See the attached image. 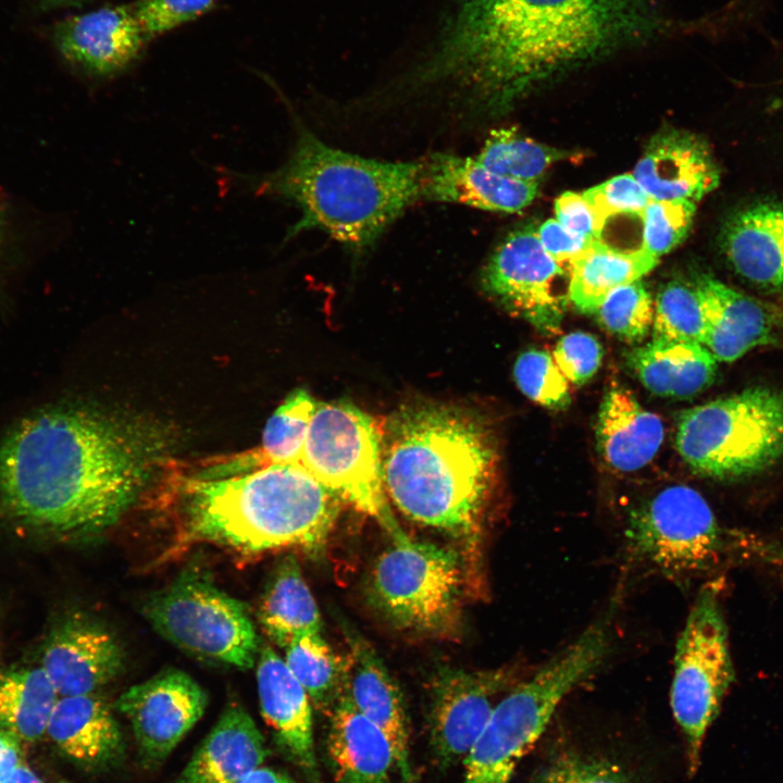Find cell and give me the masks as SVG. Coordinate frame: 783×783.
<instances>
[{
  "instance_id": "cell-21",
  "label": "cell",
  "mask_w": 783,
  "mask_h": 783,
  "mask_svg": "<svg viewBox=\"0 0 783 783\" xmlns=\"http://www.w3.org/2000/svg\"><path fill=\"white\" fill-rule=\"evenodd\" d=\"M538 184L504 176L475 158L435 153L424 160L422 199L514 213L537 196Z\"/></svg>"
},
{
  "instance_id": "cell-47",
  "label": "cell",
  "mask_w": 783,
  "mask_h": 783,
  "mask_svg": "<svg viewBox=\"0 0 783 783\" xmlns=\"http://www.w3.org/2000/svg\"><path fill=\"white\" fill-rule=\"evenodd\" d=\"M4 783H44L42 780L22 760Z\"/></svg>"
},
{
  "instance_id": "cell-2",
  "label": "cell",
  "mask_w": 783,
  "mask_h": 783,
  "mask_svg": "<svg viewBox=\"0 0 783 783\" xmlns=\"http://www.w3.org/2000/svg\"><path fill=\"white\" fill-rule=\"evenodd\" d=\"M162 444L137 422L78 405L46 407L0 443V507L42 536L97 535L137 500Z\"/></svg>"
},
{
  "instance_id": "cell-9",
  "label": "cell",
  "mask_w": 783,
  "mask_h": 783,
  "mask_svg": "<svg viewBox=\"0 0 783 783\" xmlns=\"http://www.w3.org/2000/svg\"><path fill=\"white\" fill-rule=\"evenodd\" d=\"M461 579L456 551L405 535L391 539L375 559L368 595L393 626L421 635H443L458 620Z\"/></svg>"
},
{
  "instance_id": "cell-48",
  "label": "cell",
  "mask_w": 783,
  "mask_h": 783,
  "mask_svg": "<svg viewBox=\"0 0 783 783\" xmlns=\"http://www.w3.org/2000/svg\"><path fill=\"white\" fill-rule=\"evenodd\" d=\"M90 0H38L39 7L44 10H57L69 7H78Z\"/></svg>"
},
{
  "instance_id": "cell-15",
  "label": "cell",
  "mask_w": 783,
  "mask_h": 783,
  "mask_svg": "<svg viewBox=\"0 0 783 783\" xmlns=\"http://www.w3.org/2000/svg\"><path fill=\"white\" fill-rule=\"evenodd\" d=\"M512 671L446 669L433 680L428 707L430 746L448 767L465 758L485 728L494 699L510 685Z\"/></svg>"
},
{
  "instance_id": "cell-27",
  "label": "cell",
  "mask_w": 783,
  "mask_h": 783,
  "mask_svg": "<svg viewBox=\"0 0 783 783\" xmlns=\"http://www.w3.org/2000/svg\"><path fill=\"white\" fill-rule=\"evenodd\" d=\"M664 436L660 418L646 410L626 388L612 387L602 397L597 423L596 446L613 470L633 472L648 464Z\"/></svg>"
},
{
  "instance_id": "cell-11",
  "label": "cell",
  "mask_w": 783,
  "mask_h": 783,
  "mask_svg": "<svg viewBox=\"0 0 783 783\" xmlns=\"http://www.w3.org/2000/svg\"><path fill=\"white\" fill-rule=\"evenodd\" d=\"M144 610L161 636L192 657L241 669L258 659V636L245 605L200 575L179 576Z\"/></svg>"
},
{
  "instance_id": "cell-7",
  "label": "cell",
  "mask_w": 783,
  "mask_h": 783,
  "mask_svg": "<svg viewBox=\"0 0 783 783\" xmlns=\"http://www.w3.org/2000/svg\"><path fill=\"white\" fill-rule=\"evenodd\" d=\"M675 446L694 472L716 480L769 469L783 456V390L753 386L683 411Z\"/></svg>"
},
{
  "instance_id": "cell-31",
  "label": "cell",
  "mask_w": 783,
  "mask_h": 783,
  "mask_svg": "<svg viewBox=\"0 0 783 783\" xmlns=\"http://www.w3.org/2000/svg\"><path fill=\"white\" fill-rule=\"evenodd\" d=\"M59 694L41 667L0 670V731L23 744L46 735Z\"/></svg>"
},
{
  "instance_id": "cell-28",
  "label": "cell",
  "mask_w": 783,
  "mask_h": 783,
  "mask_svg": "<svg viewBox=\"0 0 783 783\" xmlns=\"http://www.w3.org/2000/svg\"><path fill=\"white\" fill-rule=\"evenodd\" d=\"M627 365L650 393L687 399L714 381L718 360L700 343L651 340L626 355Z\"/></svg>"
},
{
  "instance_id": "cell-14",
  "label": "cell",
  "mask_w": 783,
  "mask_h": 783,
  "mask_svg": "<svg viewBox=\"0 0 783 783\" xmlns=\"http://www.w3.org/2000/svg\"><path fill=\"white\" fill-rule=\"evenodd\" d=\"M207 705L206 691L178 669L160 671L129 687L115 703L148 763L163 761L203 716Z\"/></svg>"
},
{
  "instance_id": "cell-4",
  "label": "cell",
  "mask_w": 783,
  "mask_h": 783,
  "mask_svg": "<svg viewBox=\"0 0 783 783\" xmlns=\"http://www.w3.org/2000/svg\"><path fill=\"white\" fill-rule=\"evenodd\" d=\"M297 139L287 161L261 176H241L251 190L296 206L287 238L320 229L356 256L422 199L424 161L390 162L333 148L295 116Z\"/></svg>"
},
{
  "instance_id": "cell-37",
  "label": "cell",
  "mask_w": 783,
  "mask_h": 783,
  "mask_svg": "<svg viewBox=\"0 0 783 783\" xmlns=\"http://www.w3.org/2000/svg\"><path fill=\"white\" fill-rule=\"evenodd\" d=\"M513 377L522 394L545 408L563 409L571 401L569 381L545 350L523 351L514 362Z\"/></svg>"
},
{
  "instance_id": "cell-39",
  "label": "cell",
  "mask_w": 783,
  "mask_h": 783,
  "mask_svg": "<svg viewBox=\"0 0 783 783\" xmlns=\"http://www.w3.org/2000/svg\"><path fill=\"white\" fill-rule=\"evenodd\" d=\"M582 195L595 215L597 229L601 235L609 219L620 214L639 217L651 200L631 174L614 176Z\"/></svg>"
},
{
  "instance_id": "cell-38",
  "label": "cell",
  "mask_w": 783,
  "mask_h": 783,
  "mask_svg": "<svg viewBox=\"0 0 783 783\" xmlns=\"http://www.w3.org/2000/svg\"><path fill=\"white\" fill-rule=\"evenodd\" d=\"M696 212L689 200H650L639 219L643 222L642 248L659 258L676 247L687 235Z\"/></svg>"
},
{
  "instance_id": "cell-12",
  "label": "cell",
  "mask_w": 783,
  "mask_h": 783,
  "mask_svg": "<svg viewBox=\"0 0 783 783\" xmlns=\"http://www.w3.org/2000/svg\"><path fill=\"white\" fill-rule=\"evenodd\" d=\"M632 554L662 573L705 572L726 548V535L706 499L686 485H672L635 507L625 530Z\"/></svg>"
},
{
  "instance_id": "cell-20",
  "label": "cell",
  "mask_w": 783,
  "mask_h": 783,
  "mask_svg": "<svg viewBox=\"0 0 783 783\" xmlns=\"http://www.w3.org/2000/svg\"><path fill=\"white\" fill-rule=\"evenodd\" d=\"M633 176L652 200L696 202L720 182L706 144L689 133L674 129L661 132L650 140Z\"/></svg>"
},
{
  "instance_id": "cell-26",
  "label": "cell",
  "mask_w": 783,
  "mask_h": 783,
  "mask_svg": "<svg viewBox=\"0 0 783 783\" xmlns=\"http://www.w3.org/2000/svg\"><path fill=\"white\" fill-rule=\"evenodd\" d=\"M330 716L326 749L335 783H390L396 765L384 732L345 695Z\"/></svg>"
},
{
  "instance_id": "cell-10",
  "label": "cell",
  "mask_w": 783,
  "mask_h": 783,
  "mask_svg": "<svg viewBox=\"0 0 783 783\" xmlns=\"http://www.w3.org/2000/svg\"><path fill=\"white\" fill-rule=\"evenodd\" d=\"M734 681L728 627L718 588H703L680 634L670 704L685 741L688 774L700 765L706 734Z\"/></svg>"
},
{
  "instance_id": "cell-24",
  "label": "cell",
  "mask_w": 783,
  "mask_h": 783,
  "mask_svg": "<svg viewBox=\"0 0 783 783\" xmlns=\"http://www.w3.org/2000/svg\"><path fill=\"white\" fill-rule=\"evenodd\" d=\"M720 238L725 259L739 276L783 294V202H758L737 211Z\"/></svg>"
},
{
  "instance_id": "cell-6",
  "label": "cell",
  "mask_w": 783,
  "mask_h": 783,
  "mask_svg": "<svg viewBox=\"0 0 783 783\" xmlns=\"http://www.w3.org/2000/svg\"><path fill=\"white\" fill-rule=\"evenodd\" d=\"M611 644L609 622L599 619L501 698L464 758V783H509L559 704L600 667Z\"/></svg>"
},
{
  "instance_id": "cell-34",
  "label": "cell",
  "mask_w": 783,
  "mask_h": 783,
  "mask_svg": "<svg viewBox=\"0 0 783 783\" xmlns=\"http://www.w3.org/2000/svg\"><path fill=\"white\" fill-rule=\"evenodd\" d=\"M318 403L302 388L291 391L266 421L262 433L265 463H299Z\"/></svg>"
},
{
  "instance_id": "cell-43",
  "label": "cell",
  "mask_w": 783,
  "mask_h": 783,
  "mask_svg": "<svg viewBox=\"0 0 783 783\" xmlns=\"http://www.w3.org/2000/svg\"><path fill=\"white\" fill-rule=\"evenodd\" d=\"M545 251L559 264H569L582 256L595 240L580 236L562 226L557 220H547L537 231Z\"/></svg>"
},
{
  "instance_id": "cell-40",
  "label": "cell",
  "mask_w": 783,
  "mask_h": 783,
  "mask_svg": "<svg viewBox=\"0 0 783 783\" xmlns=\"http://www.w3.org/2000/svg\"><path fill=\"white\" fill-rule=\"evenodd\" d=\"M217 0H135L134 15L148 41L195 21L212 10Z\"/></svg>"
},
{
  "instance_id": "cell-42",
  "label": "cell",
  "mask_w": 783,
  "mask_h": 783,
  "mask_svg": "<svg viewBox=\"0 0 783 783\" xmlns=\"http://www.w3.org/2000/svg\"><path fill=\"white\" fill-rule=\"evenodd\" d=\"M533 783H634L619 766L600 759L567 755L552 761Z\"/></svg>"
},
{
  "instance_id": "cell-46",
  "label": "cell",
  "mask_w": 783,
  "mask_h": 783,
  "mask_svg": "<svg viewBox=\"0 0 783 783\" xmlns=\"http://www.w3.org/2000/svg\"><path fill=\"white\" fill-rule=\"evenodd\" d=\"M238 783H296L288 774L271 768H257Z\"/></svg>"
},
{
  "instance_id": "cell-32",
  "label": "cell",
  "mask_w": 783,
  "mask_h": 783,
  "mask_svg": "<svg viewBox=\"0 0 783 783\" xmlns=\"http://www.w3.org/2000/svg\"><path fill=\"white\" fill-rule=\"evenodd\" d=\"M285 663L319 709L331 712L343 693V659L320 632L294 637L285 647Z\"/></svg>"
},
{
  "instance_id": "cell-30",
  "label": "cell",
  "mask_w": 783,
  "mask_h": 783,
  "mask_svg": "<svg viewBox=\"0 0 783 783\" xmlns=\"http://www.w3.org/2000/svg\"><path fill=\"white\" fill-rule=\"evenodd\" d=\"M259 620L266 635L286 647L296 636L321 631V616L297 560L288 556L275 568L263 593Z\"/></svg>"
},
{
  "instance_id": "cell-8",
  "label": "cell",
  "mask_w": 783,
  "mask_h": 783,
  "mask_svg": "<svg viewBox=\"0 0 783 783\" xmlns=\"http://www.w3.org/2000/svg\"><path fill=\"white\" fill-rule=\"evenodd\" d=\"M381 437L375 419L352 402H319L299 463L396 539L407 534L393 514L384 487Z\"/></svg>"
},
{
  "instance_id": "cell-3",
  "label": "cell",
  "mask_w": 783,
  "mask_h": 783,
  "mask_svg": "<svg viewBox=\"0 0 783 783\" xmlns=\"http://www.w3.org/2000/svg\"><path fill=\"white\" fill-rule=\"evenodd\" d=\"M381 450L387 497L403 515L453 535L477 529L498 465L482 420L443 403L402 405L382 427Z\"/></svg>"
},
{
  "instance_id": "cell-41",
  "label": "cell",
  "mask_w": 783,
  "mask_h": 783,
  "mask_svg": "<svg viewBox=\"0 0 783 783\" xmlns=\"http://www.w3.org/2000/svg\"><path fill=\"white\" fill-rule=\"evenodd\" d=\"M552 358L569 383L583 385L597 373L602 347L594 335L572 332L558 340Z\"/></svg>"
},
{
  "instance_id": "cell-16",
  "label": "cell",
  "mask_w": 783,
  "mask_h": 783,
  "mask_svg": "<svg viewBox=\"0 0 783 783\" xmlns=\"http://www.w3.org/2000/svg\"><path fill=\"white\" fill-rule=\"evenodd\" d=\"M343 693L388 738L396 769L406 783L414 779L410 728L402 694L383 660L360 634L346 630Z\"/></svg>"
},
{
  "instance_id": "cell-25",
  "label": "cell",
  "mask_w": 783,
  "mask_h": 783,
  "mask_svg": "<svg viewBox=\"0 0 783 783\" xmlns=\"http://www.w3.org/2000/svg\"><path fill=\"white\" fill-rule=\"evenodd\" d=\"M269 751L249 713L228 706L195 750L178 783H238Z\"/></svg>"
},
{
  "instance_id": "cell-19",
  "label": "cell",
  "mask_w": 783,
  "mask_h": 783,
  "mask_svg": "<svg viewBox=\"0 0 783 783\" xmlns=\"http://www.w3.org/2000/svg\"><path fill=\"white\" fill-rule=\"evenodd\" d=\"M259 652L257 685L260 708L274 742L311 783H320L309 695L271 646H263Z\"/></svg>"
},
{
  "instance_id": "cell-29",
  "label": "cell",
  "mask_w": 783,
  "mask_h": 783,
  "mask_svg": "<svg viewBox=\"0 0 783 783\" xmlns=\"http://www.w3.org/2000/svg\"><path fill=\"white\" fill-rule=\"evenodd\" d=\"M658 263L645 251L621 250L601 239L569 264L568 298L580 312L595 314L616 288L638 281Z\"/></svg>"
},
{
  "instance_id": "cell-17",
  "label": "cell",
  "mask_w": 783,
  "mask_h": 783,
  "mask_svg": "<svg viewBox=\"0 0 783 783\" xmlns=\"http://www.w3.org/2000/svg\"><path fill=\"white\" fill-rule=\"evenodd\" d=\"M124 652L115 636L95 620L73 616L49 635L40 667L59 696L92 694L115 679Z\"/></svg>"
},
{
  "instance_id": "cell-45",
  "label": "cell",
  "mask_w": 783,
  "mask_h": 783,
  "mask_svg": "<svg viewBox=\"0 0 783 783\" xmlns=\"http://www.w3.org/2000/svg\"><path fill=\"white\" fill-rule=\"evenodd\" d=\"M23 743L14 735L0 731V783H4L24 760Z\"/></svg>"
},
{
  "instance_id": "cell-13",
  "label": "cell",
  "mask_w": 783,
  "mask_h": 783,
  "mask_svg": "<svg viewBox=\"0 0 783 783\" xmlns=\"http://www.w3.org/2000/svg\"><path fill=\"white\" fill-rule=\"evenodd\" d=\"M563 281V268L545 251L532 226L511 232L482 273L490 297L545 334L561 326L568 297L559 287Z\"/></svg>"
},
{
  "instance_id": "cell-18",
  "label": "cell",
  "mask_w": 783,
  "mask_h": 783,
  "mask_svg": "<svg viewBox=\"0 0 783 783\" xmlns=\"http://www.w3.org/2000/svg\"><path fill=\"white\" fill-rule=\"evenodd\" d=\"M53 42L72 65L107 77L126 70L149 41L129 3L67 16L54 25Z\"/></svg>"
},
{
  "instance_id": "cell-36",
  "label": "cell",
  "mask_w": 783,
  "mask_h": 783,
  "mask_svg": "<svg viewBox=\"0 0 783 783\" xmlns=\"http://www.w3.org/2000/svg\"><path fill=\"white\" fill-rule=\"evenodd\" d=\"M607 332L626 343H639L651 331L654 302L638 279L612 290L595 313Z\"/></svg>"
},
{
  "instance_id": "cell-44",
  "label": "cell",
  "mask_w": 783,
  "mask_h": 783,
  "mask_svg": "<svg viewBox=\"0 0 783 783\" xmlns=\"http://www.w3.org/2000/svg\"><path fill=\"white\" fill-rule=\"evenodd\" d=\"M557 221L571 232L591 240L601 239L595 215L582 194L566 191L555 202Z\"/></svg>"
},
{
  "instance_id": "cell-1",
  "label": "cell",
  "mask_w": 783,
  "mask_h": 783,
  "mask_svg": "<svg viewBox=\"0 0 783 783\" xmlns=\"http://www.w3.org/2000/svg\"><path fill=\"white\" fill-rule=\"evenodd\" d=\"M659 0H457L414 78L498 115L562 76L666 34Z\"/></svg>"
},
{
  "instance_id": "cell-35",
  "label": "cell",
  "mask_w": 783,
  "mask_h": 783,
  "mask_svg": "<svg viewBox=\"0 0 783 783\" xmlns=\"http://www.w3.org/2000/svg\"><path fill=\"white\" fill-rule=\"evenodd\" d=\"M652 340L703 344L704 314L695 287L680 281L667 283L654 304Z\"/></svg>"
},
{
  "instance_id": "cell-49",
  "label": "cell",
  "mask_w": 783,
  "mask_h": 783,
  "mask_svg": "<svg viewBox=\"0 0 783 783\" xmlns=\"http://www.w3.org/2000/svg\"><path fill=\"white\" fill-rule=\"evenodd\" d=\"M58 783H70V782H58Z\"/></svg>"
},
{
  "instance_id": "cell-22",
  "label": "cell",
  "mask_w": 783,
  "mask_h": 783,
  "mask_svg": "<svg viewBox=\"0 0 783 783\" xmlns=\"http://www.w3.org/2000/svg\"><path fill=\"white\" fill-rule=\"evenodd\" d=\"M46 735L79 767L100 771L125 756V741L109 705L92 694L60 696Z\"/></svg>"
},
{
  "instance_id": "cell-23",
  "label": "cell",
  "mask_w": 783,
  "mask_h": 783,
  "mask_svg": "<svg viewBox=\"0 0 783 783\" xmlns=\"http://www.w3.org/2000/svg\"><path fill=\"white\" fill-rule=\"evenodd\" d=\"M695 288L705 322L703 345L718 361H735L774 341L773 318L758 300L709 276Z\"/></svg>"
},
{
  "instance_id": "cell-33",
  "label": "cell",
  "mask_w": 783,
  "mask_h": 783,
  "mask_svg": "<svg viewBox=\"0 0 783 783\" xmlns=\"http://www.w3.org/2000/svg\"><path fill=\"white\" fill-rule=\"evenodd\" d=\"M568 152L537 142L514 127L490 132L474 158L488 170L514 179L538 183Z\"/></svg>"
},
{
  "instance_id": "cell-5",
  "label": "cell",
  "mask_w": 783,
  "mask_h": 783,
  "mask_svg": "<svg viewBox=\"0 0 783 783\" xmlns=\"http://www.w3.org/2000/svg\"><path fill=\"white\" fill-rule=\"evenodd\" d=\"M187 517L197 537L241 552L320 550L343 500L300 463H268L227 478L191 480Z\"/></svg>"
}]
</instances>
